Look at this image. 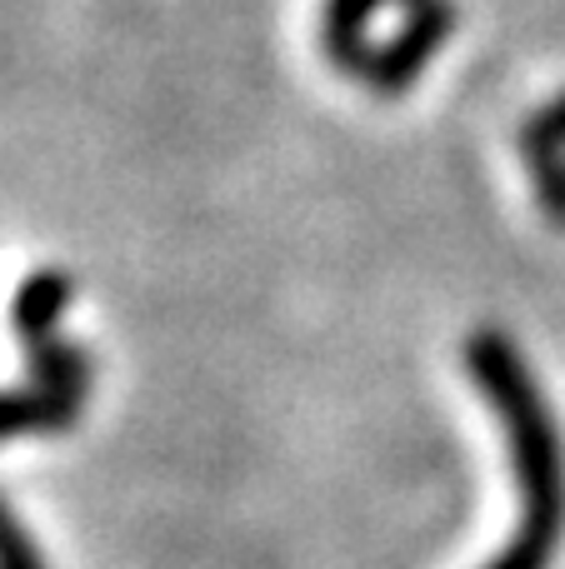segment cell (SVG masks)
Here are the masks:
<instances>
[{
	"label": "cell",
	"mask_w": 565,
	"mask_h": 569,
	"mask_svg": "<svg viewBox=\"0 0 565 569\" xmlns=\"http://www.w3.org/2000/svg\"><path fill=\"white\" fill-rule=\"evenodd\" d=\"M0 569H46V555L36 550V540L6 500H0Z\"/></svg>",
	"instance_id": "obj_6"
},
{
	"label": "cell",
	"mask_w": 565,
	"mask_h": 569,
	"mask_svg": "<svg viewBox=\"0 0 565 569\" xmlns=\"http://www.w3.org/2000/svg\"><path fill=\"white\" fill-rule=\"evenodd\" d=\"M456 30L450 0H326V50L346 76L400 96Z\"/></svg>",
	"instance_id": "obj_1"
},
{
	"label": "cell",
	"mask_w": 565,
	"mask_h": 569,
	"mask_svg": "<svg viewBox=\"0 0 565 569\" xmlns=\"http://www.w3.org/2000/svg\"><path fill=\"white\" fill-rule=\"evenodd\" d=\"M76 420H80L76 400L46 395V390H36V385L0 390V440H16V435H56V430H70Z\"/></svg>",
	"instance_id": "obj_3"
},
{
	"label": "cell",
	"mask_w": 565,
	"mask_h": 569,
	"mask_svg": "<svg viewBox=\"0 0 565 569\" xmlns=\"http://www.w3.org/2000/svg\"><path fill=\"white\" fill-rule=\"evenodd\" d=\"M70 300H76V284L60 276V270H40V276H30L26 284H20V295H16V335H20V345L56 335V320L70 310Z\"/></svg>",
	"instance_id": "obj_4"
},
{
	"label": "cell",
	"mask_w": 565,
	"mask_h": 569,
	"mask_svg": "<svg viewBox=\"0 0 565 569\" xmlns=\"http://www.w3.org/2000/svg\"><path fill=\"white\" fill-rule=\"evenodd\" d=\"M26 360H30V385H36V390L86 405V395H90V355L80 350L76 340H56V335L30 340Z\"/></svg>",
	"instance_id": "obj_2"
},
{
	"label": "cell",
	"mask_w": 565,
	"mask_h": 569,
	"mask_svg": "<svg viewBox=\"0 0 565 569\" xmlns=\"http://www.w3.org/2000/svg\"><path fill=\"white\" fill-rule=\"evenodd\" d=\"M561 525H565V505H526L521 535L486 569H551L561 545Z\"/></svg>",
	"instance_id": "obj_5"
}]
</instances>
